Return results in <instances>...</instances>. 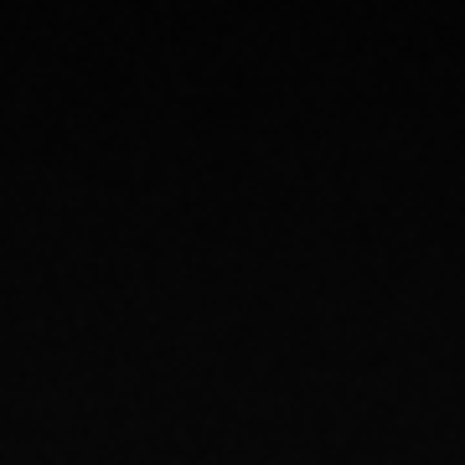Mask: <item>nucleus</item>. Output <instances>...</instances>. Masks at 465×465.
I'll return each instance as SVG.
<instances>
[]
</instances>
